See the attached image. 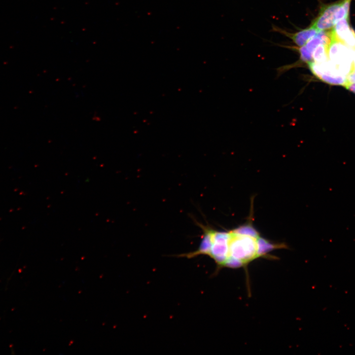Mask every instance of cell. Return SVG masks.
<instances>
[{"instance_id":"obj_3","label":"cell","mask_w":355,"mask_h":355,"mask_svg":"<svg viewBox=\"0 0 355 355\" xmlns=\"http://www.w3.org/2000/svg\"><path fill=\"white\" fill-rule=\"evenodd\" d=\"M308 65L312 73L323 81L344 86L346 84V76L343 74L329 59L321 63L312 61L308 63Z\"/></svg>"},{"instance_id":"obj_2","label":"cell","mask_w":355,"mask_h":355,"mask_svg":"<svg viewBox=\"0 0 355 355\" xmlns=\"http://www.w3.org/2000/svg\"><path fill=\"white\" fill-rule=\"evenodd\" d=\"M329 36L328 59L347 77L353 69V50L339 40L332 30L329 32Z\"/></svg>"},{"instance_id":"obj_10","label":"cell","mask_w":355,"mask_h":355,"mask_svg":"<svg viewBox=\"0 0 355 355\" xmlns=\"http://www.w3.org/2000/svg\"><path fill=\"white\" fill-rule=\"evenodd\" d=\"M257 245L258 256L263 255L274 248H280L279 245L271 243L259 236L257 239Z\"/></svg>"},{"instance_id":"obj_11","label":"cell","mask_w":355,"mask_h":355,"mask_svg":"<svg viewBox=\"0 0 355 355\" xmlns=\"http://www.w3.org/2000/svg\"><path fill=\"white\" fill-rule=\"evenodd\" d=\"M233 231L240 235L250 236L256 238L259 237L257 231L252 227V225L249 224L241 226L233 230Z\"/></svg>"},{"instance_id":"obj_6","label":"cell","mask_w":355,"mask_h":355,"mask_svg":"<svg viewBox=\"0 0 355 355\" xmlns=\"http://www.w3.org/2000/svg\"><path fill=\"white\" fill-rule=\"evenodd\" d=\"M335 36L352 49H355V31L351 27L349 19L338 21L332 30Z\"/></svg>"},{"instance_id":"obj_7","label":"cell","mask_w":355,"mask_h":355,"mask_svg":"<svg viewBox=\"0 0 355 355\" xmlns=\"http://www.w3.org/2000/svg\"><path fill=\"white\" fill-rule=\"evenodd\" d=\"M319 31L311 25L306 29L293 34L286 33L297 45L299 47L304 45Z\"/></svg>"},{"instance_id":"obj_12","label":"cell","mask_w":355,"mask_h":355,"mask_svg":"<svg viewBox=\"0 0 355 355\" xmlns=\"http://www.w3.org/2000/svg\"><path fill=\"white\" fill-rule=\"evenodd\" d=\"M345 87L349 90L355 93V82L353 83H348Z\"/></svg>"},{"instance_id":"obj_1","label":"cell","mask_w":355,"mask_h":355,"mask_svg":"<svg viewBox=\"0 0 355 355\" xmlns=\"http://www.w3.org/2000/svg\"><path fill=\"white\" fill-rule=\"evenodd\" d=\"M229 233L228 257L245 264L258 257L257 238L240 235L233 231Z\"/></svg>"},{"instance_id":"obj_5","label":"cell","mask_w":355,"mask_h":355,"mask_svg":"<svg viewBox=\"0 0 355 355\" xmlns=\"http://www.w3.org/2000/svg\"><path fill=\"white\" fill-rule=\"evenodd\" d=\"M341 1L323 6L311 26L318 31H324L334 27L337 22V13Z\"/></svg>"},{"instance_id":"obj_9","label":"cell","mask_w":355,"mask_h":355,"mask_svg":"<svg viewBox=\"0 0 355 355\" xmlns=\"http://www.w3.org/2000/svg\"><path fill=\"white\" fill-rule=\"evenodd\" d=\"M328 45L321 44L315 49L313 53V61L317 63H321L328 60Z\"/></svg>"},{"instance_id":"obj_4","label":"cell","mask_w":355,"mask_h":355,"mask_svg":"<svg viewBox=\"0 0 355 355\" xmlns=\"http://www.w3.org/2000/svg\"><path fill=\"white\" fill-rule=\"evenodd\" d=\"M229 232L212 230V244L209 256L219 265H224L229 256Z\"/></svg>"},{"instance_id":"obj_8","label":"cell","mask_w":355,"mask_h":355,"mask_svg":"<svg viewBox=\"0 0 355 355\" xmlns=\"http://www.w3.org/2000/svg\"><path fill=\"white\" fill-rule=\"evenodd\" d=\"M203 229L204 231V235L198 249L193 252L185 254V256L186 257L189 258L199 254H206L209 255L212 244V229L205 227H204Z\"/></svg>"}]
</instances>
